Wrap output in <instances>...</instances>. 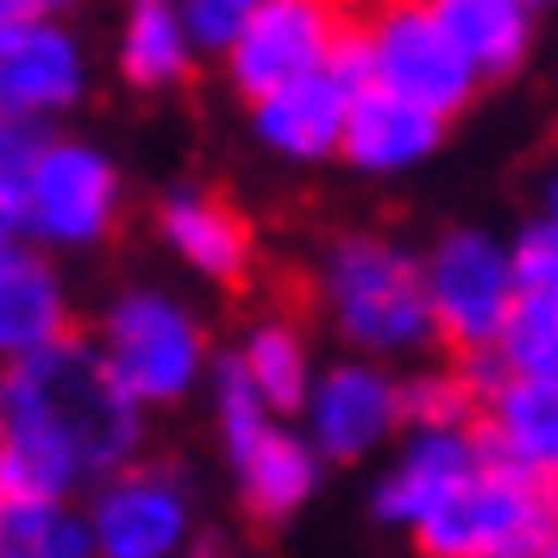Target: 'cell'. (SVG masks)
Wrapping results in <instances>:
<instances>
[{"label": "cell", "instance_id": "obj_1", "mask_svg": "<svg viewBox=\"0 0 558 558\" xmlns=\"http://www.w3.org/2000/svg\"><path fill=\"white\" fill-rule=\"evenodd\" d=\"M138 452L145 408L120 389L95 339H63L0 371V489L76 502L132 471Z\"/></svg>", "mask_w": 558, "mask_h": 558}, {"label": "cell", "instance_id": "obj_2", "mask_svg": "<svg viewBox=\"0 0 558 558\" xmlns=\"http://www.w3.org/2000/svg\"><path fill=\"white\" fill-rule=\"evenodd\" d=\"M320 314L352 357L396 364L439 339L427 307V264L389 232H339L320 252Z\"/></svg>", "mask_w": 558, "mask_h": 558}, {"label": "cell", "instance_id": "obj_3", "mask_svg": "<svg viewBox=\"0 0 558 558\" xmlns=\"http://www.w3.org/2000/svg\"><path fill=\"white\" fill-rule=\"evenodd\" d=\"M352 70L364 88L396 95L446 126L483 88L471 63L458 57V45L446 38L433 0H371L364 20H352Z\"/></svg>", "mask_w": 558, "mask_h": 558}, {"label": "cell", "instance_id": "obj_4", "mask_svg": "<svg viewBox=\"0 0 558 558\" xmlns=\"http://www.w3.org/2000/svg\"><path fill=\"white\" fill-rule=\"evenodd\" d=\"M95 345H101L107 371L120 377V389L145 414L189 402L214 377V352H207L202 314L182 302V295H170V289H120L101 307Z\"/></svg>", "mask_w": 558, "mask_h": 558}, {"label": "cell", "instance_id": "obj_5", "mask_svg": "<svg viewBox=\"0 0 558 558\" xmlns=\"http://www.w3.org/2000/svg\"><path fill=\"white\" fill-rule=\"evenodd\" d=\"M558 533V489L489 452L483 471L414 533L421 558H539Z\"/></svg>", "mask_w": 558, "mask_h": 558}, {"label": "cell", "instance_id": "obj_6", "mask_svg": "<svg viewBox=\"0 0 558 558\" xmlns=\"http://www.w3.org/2000/svg\"><path fill=\"white\" fill-rule=\"evenodd\" d=\"M427 264V307L439 345H452L458 364H477L502 345L508 320L521 314V289H514V245L483 227H452L433 239Z\"/></svg>", "mask_w": 558, "mask_h": 558}, {"label": "cell", "instance_id": "obj_7", "mask_svg": "<svg viewBox=\"0 0 558 558\" xmlns=\"http://www.w3.org/2000/svg\"><path fill=\"white\" fill-rule=\"evenodd\" d=\"M120 163L88 138H45L20 195V232L38 252H95L120 227Z\"/></svg>", "mask_w": 558, "mask_h": 558}, {"label": "cell", "instance_id": "obj_8", "mask_svg": "<svg viewBox=\"0 0 558 558\" xmlns=\"http://www.w3.org/2000/svg\"><path fill=\"white\" fill-rule=\"evenodd\" d=\"M345 51H352L345 0H264L220 63H227L232 88L257 107L295 82L332 70Z\"/></svg>", "mask_w": 558, "mask_h": 558}, {"label": "cell", "instance_id": "obj_9", "mask_svg": "<svg viewBox=\"0 0 558 558\" xmlns=\"http://www.w3.org/2000/svg\"><path fill=\"white\" fill-rule=\"evenodd\" d=\"M88 527L95 558H189L195 533V496L177 464L138 458L132 471L107 477L88 496Z\"/></svg>", "mask_w": 558, "mask_h": 558}, {"label": "cell", "instance_id": "obj_10", "mask_svg": "<svg viewBox=\"0 0 558 558\" xmlns=\"http://www.w3.org/2000/svg\"><path fill=\"white\" fill-rule=\"evenodd\" d=\"M408 427L402 414V377L371 357H339L314 377V396L302 408V433L320 452V464H357L383 452Z\"/></svg>", "mask_w": 558, "mask_h": 558}, {"label": "cell", "instance_id": "obj_11", "mask_svg": "<svg viewBox=\"0 0 558 558\" xmlns=\"http://www.w3.org/2000/svg\"><path fill=\"white\" fill-rule=\"evenodd\" d=\"M483 458H489V446H483L477 427L408 433L402 452L389 458V471L377 477V496H371L377 521L383 527H402V533H421L483 471Z\"/></svg>", "mask_w": 558, "mask_h": 558}, {"label": "cell", "instance_id": "obj_12", "mask_svg": "<svg viewBox=\"0 0 558 558\" xmlns=\"http://www.w3.org/2000/svg\"><path fill=\"white\" fill-rule=\"evenodd\" d=\"M88 95V51L70 26L57 20H32L7 51H0V120L38 126L70 113Z\"/></svg>", "mask_w": 558, "mask_h": 558}, {"label": "cell", "instance_id": "obj_13", "mask_svg": "<svg viewBox=\"0 0 558 558\" xmlns=\"http://www.w3.org/2000/svg\"><path fill=\"white\" fill-rule=\"evenodd\" d=\"M357 88H364V82H357L352 51H345L332 70L295 82V88H282L270 101H257L252 132L277 157H289V163H327V157L345 151V126H352Z\"/></svg>", "mask_w": 558, "mask_h": 558}, {"label": "cell", "instance_id": "obj_14", "mask_svg": "<svg viewBox=\"0 0 558 558\" xmlns=\"http://www.w3.org/2000/svg\"><path fill=\"white\" fill-rule=\"evenodd\" d=\"M70 320H76V302H70V282L51 264V252H38L26 239L13 252H0V371L76 339Z\"/></svg>", "mask_w": 558, "mask_h": 558}, {"label": "cell", "instance_id": "obj_15", "mask_svg": "<svg viewBox=\"0 0 558 558\" xmlns=\"http://www.w3.org/2000/svg\"><path fill=\"white\" fill-rule=\"evenodd\" d=\"M157 239L202 282H220V289L245 282L257 264L252 220L220 189H177V195H163V207H157Z\"/></svg>", "mask_w": 558, "mask_h": 558}, {"label": "cell", "instance_id": "obj_16", "mask_svg": "<svg viewBox=\"0 0 558 558\" xmlns=\"http://www.w3.org/2000/svg\"><path fill=\"white\" fill-rule=\"evenodd\" d=\"M433 13L477 82H508L533 63L539 7L527 0H433Z\"/></svg>", "mask_w": 558, "mask_h": 558}, {"label": "cell", "instance_id": "obj_17", "mask_svg": "<svg viewBox=\"0 0 558 558\" xmlns=\"http://www.w3.org/2000/svg\"><path fill=\"white\" fill-rule=\"evenodd\" d=\"M446 138V120H433L421 107L396 101V95H377V88H357L352 126H345V163L357 177H408L421 170Z\"/></svg>", "mask_w": 558, "mask_h": 558}, {"label": "cell", "instance_id": "obj_18", "mask_svg": "<svg viewBox=\"0 0 558 558\" xmlns=\"http://www.w3.org/2000/svg\"><path fill=\"white\" fill-rule=\"evenodd\" d=\"M477 433L502 464L527 471V477L546 483V489H558V389H539V383H496V389L483 396Z\"/></svg>", "mask_w": 558, "mask_h": 558}, {"label": "cell", "instance_id": "obj_19", "mask_svg": "<svg viewBox=\"0 0 558 558\" xmlns=\"http://www.w3.org/2000/svg\"><path fill=\"white\" fill-rule=\"evenodd\" d=\"M232 477H239V496H245L257 521H289L320 489V452L307 446V433L277 421L264 439H252L232 458Z\"/></svg>", "mask_w": 558, "mask_h": 558}, {"label": "cell", "instance_id": "obj_20", "mask_svg": "<svg viewBox=\"0 0 558 558\" xmlns=\"http://www.w3.org/2000/svg\"><path fill=\"white\" fill-rule=\"evenodd\" d=\"M195 38L177 0H126L120 20V76L145 95H170L195 76Z\"/></svg>", "mask_w": 558, "mask_h": 558}, {"label": "cell", "instance_id": "obj_21", "mask_svg": "<svg viewBox=\"0 0 558 558\" xmlns=\"http://www.w3.org/2000/svg\"><path fill=\"white\" fill-rule=\"evenodd\" d=\"M239 371L252 377V389L270 402V414H302L307 396H314V377H320V364L307 352V332L295 320H282V314H264L245 339H239Z\"/></svg>", "mask_w": 558, "mask_h": 558}, {"label": "cell", "instance_id": "obj_22", "mask_svg": "<svg viewBox=\"0 0 558 558\" xmlns=\"http://www.w3.org/2000/svg\"><path fill=\"white\" fill-rule=\"evenodd\" d=\"M0 558H95L88 508L63 496L0 489Z\"/></svg>", "mask_w": 558, "mask_h": 558}, {"label": "cell", "instance_id": "obj_23", "mask_svg": "<svg viewBox=\"0 0 558 558\" xmlns=\"http://www.w3.org/2000/svg\"><path fill=\"white\" fill-rule=\"evenodd\" d=\"M464 377L477 389V402L496 389V383H539V389H558V314L546 307H521L508 320L502 345L477 364H464Z\"/></svg>", "mask_w": 558, "mask_h": 558}, {"label": "cell", "instance_id": "obj_24", "mask_svg": "<svg viewBox=\"0 0 558 558\" xmlns=\"http://www.w3.org/2000/svg\"><path fill=\"white\" fill-rule=\"evenodd\" d=\"M402 414L408 433H439V427H477V389L464 377V364H433V371H414L402 377Z\"/></svg>", "mask_w": 558, "mask_h": 558}, {"label": "cell", "instance_id": "obj_25", "mask_svg": "<svg viewBox=\"0 0 558 558\" xmlns=\"http://www.w3.org/2000/svg\"><path fill=\"white\" fill-rule=\"evenodd\" d=\"M207 402H214V433H220L227 458H239L252 439H264V433L282 421V414H270V402L252 389V377L239 371V357L232 352L214 364V377H207Z\"/></svg>", "mask_w": 558, "mask_h": 558}, {"label": "cell", "instance_id": "obj_26", "mask_svg": "<svg viewBox=\"0 0 558 558\" xmlns=\"http://www.w3.org/2000/svg\"><path fill=\"white\" fill-rule=\"evenodd\" d=\"M514 245V289H521V307H546L558 314V227L533 220Z\"/></svg>", "mask_w": 558, "mask_h": 558}, {"label": "cell", "instance_id": "obj_27", "mask_svg": "<svg viewBox=\"0 0 558 558\" xmlns=\"http://www.w3.org/2000/svg\"><path fill=\"white\" fill-rule=\"evenodd\" d=\"M182 20H189V38H195V51H214L227 57L239 45V32L252 26V13L264 0H177Z\"/></svg>", "mask_w": 558, "mask_h": 558}, {"label": "cell", "instance_id": "obj_28", "mask_svg": "<svg viewBox=\"0 0 558 558\" xmlns=\"http://www.w3.org/2000/svg\"><path fill=\"white\" fill-rule=\"evenodd\" d=\"M38 151H45V132L38 126H20V120H0V195L20 207V195H26V177L32 163H38Z\"/></svg>", "mask_w": 558, "mask_h": 558}, {"label": "cell", "instance_id": "obj_29", "mask_svg": "<svg viewBox=\"0 0 558 558\" xmlns=\"http://www.w3.org/2000/svg\"><path fill=\"white\" fill-rule=\"evenodd\" d=\"M32 26V13H26V0H0V51L20 38V32Z\"/></svg>", "mask_w": 558, "mask_h": 558}, {"label": "cell", "instance_id": "obj_30", "mask_svg": "<svg viewBox=\"0 0 558 558\" xmlns=\"http://www.w3.org/2000/svg\"><path fill=\"white\" fill-rule=\"evenodd\" d=\"M20 239H26V232H20V207H13L7 195H0V252H13Z\"/></svg>", "mask_w": 558, "mask_h": 558}, {"label": "cell", "instance_id": "obj_31", "mask_svg": "<svg viewBox=\"0 0 558 558\" xmlns=\"http://www.w3.org/2000/svg\"><path fill=\"white\" fill-rule=\"evenodd\" d=\"M82 0H26V13L32 20H57V26H63V13H76Z\"/></svg>", "mask_w": 558, "mask_h": 558}, {"label": "cell", "instance_id": "obj_32", "mask_svg": "<svg viewBox=\"0 0 558 558\" xmlns=\"http://www.w3.org/2000/svg\"><path fill=\"white\" fill-rule=\"evenodd\" d=\"M189 558H239V553H232L227 539H214V533H202V539L189 546Z\"/></svg>", "mask_w": 558, "mask_h": 558}, {"label": "cell", "instance_id": "obj_33", "mask_svg": "<svg viewBox=\"0 0 558 558\" xmlns=\"http://www.w3.org/2000/svg\"><path fill=\"white\" fill-rule=\"evenodd\" d=\"M546 227H558V177H553V189H546V214H539Z\"/></svg>", "mask_w": 558, "mask_h": 558}, {"label": "cell", "instance_id": "obj_34", "mask_svg": "<svg viewBox=\"0 0 558 558\" xmlns=\"http://www.w3.org/2000/svg\"><path fill=\"white\" fill-rule=\"evenodd\" d=\"M539 558H558V533H553V546H546V553H539Z\"/></svg>", "mask_w": 558, "mask_h": 558}, {"label": "cell", "instance_id": "obj_35", "mask_svg": "<svg viewBox=\"0 0 558 558\" xmlns=\"http://www.w3.org/2000/svg\"><path fill=\"white\" fill-rule=\"evenodd\" d=\"M527 7H553V0H527Z\"/></svg>", "mask_w": 558, "mask_h": 558}]
</instances>
